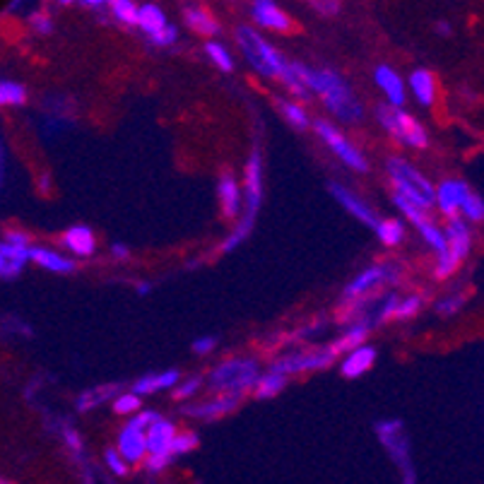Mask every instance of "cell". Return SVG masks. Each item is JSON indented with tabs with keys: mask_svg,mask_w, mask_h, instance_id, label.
I'll return each instance as SVG.
<instances>
[{
	"mask_svg": "<svg viewBox=\"0 0 484 484\" xmlns=\"http://www.w3.org/2000/svg\"><path fill=\"white\" fill-rule=\"evenodd\" d=\"M260 376V364L250 357H231L214 366L207 374V386L214 393L229 395H246L253 390L255 381Z\"/></svg>",
	"mask_w": 484,
	"mask_h": 484,
	"instance_id": "3",
	"label": "cell"
},
{
	"mask_svg": "<svg viewBox=\"0 0 484 484\" xmlns=\"http://www.w3.org/2000/svg\"><path fill=\"white\" fill-rule=\"evenodd\" d=\"M29 260H34V265L44 267L49 272H58V275H68L75 270V260L61 255L58 250H51L46 246H32L29 248Z\"/></svg>",
	"mask_w": 484,
	"mask_h": 484,
	"instance_id": "25",
	"label": "cell"
},
{
	"mask_svg": "<svg viewBox=\"0 0 484 484\" xmlns=\"http://www.w3.org/2000/svg\"><path fill=\"white\" fill-rule=\"evenodd\" d=\"M376 236L378 241L383 243V246L393 248V246H400L402 238H405V224H402L400 219L390 217V219H378L376 224Z\"/></svg>",
	"mask_w": 484,
	"mask_h": 484,
	"instance_id": "30",
	"label": "cell"
},
{
	"mask_svg": "<svg viewBox=\"0 0 484 484\" xmlns=\"http://www.w3.org/2000/svg\"><path fill=\"white\" fill-rule=\"evenodd\" d=\"M330 193H332V198H335V200L340 202L342 207L347 210L349 214H352L354 219L361 222V224H366V226H371V229H376L378 217L374 214V210L366 205V202L361 200L359 195H354L352 190L345 188V186H340V183H330Z\"/></svg>",
	"mask_w": 484,
	"mask_h": 484,
	"instance_id": "17",
	"label": "cell"
},
{
	"mask_svg": "<svg viewBox=\"0 0 484 484\" xmlns=\"http://www.w3.org/2000/svg\"><path fill=\"white\" fill-rule=\"evenodd\" d=\"M217 347V337H212V335H205V337H198V340H193V352L195 354H210L212 349Z\"/></svg>",
	"mask_w": 484,
	"mask_h": 484,
	"instance_id": "47",
	"label": "cell"
},
{
	"mask_svg": "<svg viewBox=\"0 0 484 484\" xmlns=\"http://www.w3.org/2000/svg\"><path fill=\"white\" fill-rule=\"evenodd\" d=\"M369 332H371V323L352 325V328H347L335 342H332L330 349L335 352V357H337V354H342V352H352V349L366 345V340H369Z\"/></svg>",
	"mask_w": 484,
	"mask_h": 484,
	"instance_id": "27",
	"label": "cell"
},
{
	"mask_svg": "<svg viewBox=\"0 0 484 484\" xmlns=\"http://www.w3.org/2000/svg\"><path fill=\"white\" fill-rule=\"evenodd\" d=\"M243 207H241V224L253 229L255 217H258L260 202H263V152L260 147H253L248 155L246 167H243Z\"/></svg>",
	"mask_w": 484,
	"mask_h": 484,
	"instance_id": "7",
	"label": "cell"
},
{
	"mask_svg": "<svg viewBox=\"0 0 484 484\" xmlns=\"http://www.w3.org/2000/svg\"><path fill=\"white\" fill-rule=\"evenodd\" d=\"M138 291H140V294H150V291H152V287H150L147 282H143V284L138 287Z\"/></svg>",
	"mask_w": 484,
	"mask_h": 484,
	"instance_id": "53",
	"label": "cell"
},
{
	"mask_svg": "<svg viewBox=\"0 0 484 484\" xmlns=\"http://www.w3.org/2000/svg\"><path fill=\"white\" fill-rule=\"evenodd\" d=\"M147 34V39L157 46H171L179 39V29L169 25L164 10L157 3H140L138 5V25Z\"/></svg>",
	"mask_w": 484,
	"mask_h": 484,
	"instance_id": "11",
	"label": "cell"
},
{
	"mask_svg": "<svg viewBox=\"0 0 484 484\" xmlns=\"http://www.w3.org/2000/svg\"><path fill=\"white\" fill-rule=\"evenodd\" d=\"M277 109L282 111L284 121H287L289 126H294L296 131H306V128H311V119H308V111L301 107L299 102H287V99H279L277 102Z\"/></svg>",
	"mask_w": 484,
	"mask_h": 484,
	"instance_id": "31",
	"label": "cell"
},
{
	"mask_svg": "<svg viewBox=\"0 0 484 484\" xmlns=\"http://www.w3.org/2000/svg\"><path fill=\"white\" fill-rule=\"evenodd\" d=\"M386 169H388L390 181H393L395 193L431 212V207H434V186H431V181L424 176V174H419L417 169L407 159H402V157H388Z\"/></svg>",
	"mask_w": 484,
	"mask_h": 484,
	"instance_id": "4",
	"label": "cell"
},
{
	"mask_svg": "<svg viewBox=\"0 0 484 484\" xmlns=\"http://www.w3.org/2000/svg\"><path fill=\"white\" fill-rule=\"evenodd\" d=\"M410 90H412V95H415V99L422 104V107H431V104L436 102V78H434V73H429V70H424V68L412 70Z\"/></svg>",
	"mask_w": 484,
	"mask_h": 484,
	"instance_id": "26",
	"label": "cell"
},
{
	"mask_svg": "<svg viewBox=\"0 0 484 484\" xmlns=\"http://www.w3.org/2000/svg\"><path fill=\"white\" fill-rule=\"evenodd\" d=\"M376 119H378V123H381V128L388 133V135L398 138L400 143L407 145V147L427 150V145H429L427 131H424L422 123H419L415 116L407 114V111L393 109V107H388V104H386V107L376 109Z\"/></svg>",
	"mask_w": 484,
	"mask_h": 484,
	"instance_id": "5",
	"label": "cell"
},
{
	"mask_svg": "<svg viewBox=\"0 0 484 484\" xmlns=\"http://www.w3.org/2000/svg\"><path fill=\"white\" fill-rule=\"evenodd\" d=\"M376 436L381 439V443L386 446V451L390 453L393 463L398 465L402 472V484H417L415 468H412L410 460V441H407L405 431H402L400 419H381L376 422Z\"/></svg>",
	"mask_w": 484,
	"mask_h": 484,
	"instance_id": "6",
	"label": "cell"
},
{
	"mask_svg": "<svg viewBox=\"0 0 484 484\" xmlns=\"http://www.w3.org/2000/svg\"><path fill=\"white\" fill-rule=\"evenodd\" d=\"M311 128L316 131V135L323 140L325 145L330 147V152L337 157V159L342 162L347 169H352V171H359V174H366L369 171V162H366V157L359 152L357 147H354L349 140L342 135L340 131H337L335 126L330 123V121L325 119H316L311 121Z\"/></svg>",
	"mask_w": 484,
	"mask_h": 484,
	"instance_id": "9",
	"label": "cell"
},
{
	"mask_svg": "<svg viewBox=\"0 0 484 484\" xmlns=\"http://www.w3.org/2000/svg\"><path fill=\"white\" fill-rule=\"evenodd\" d=\"M119 456L126 460L128 465H140L147 458V427L131 417L119 431V443H116Z\"/></svg>",
	"mask_w": 484,
	"mask_h": 484,
	"instance_id": "12",
	"label": "cell"
},
{
	"mask_svg": "<svg viewBox=\"0 0 484 484\" xmlns=\"http://www.w3.org/2000/svg\"><path fill=\"white\" fill-rule=\"evenodd\" d=\"M277 80L282 83V87L289 92L291 97H296V99H308V97H311V95H308V90H306V85L301 83L299 73H296V68H294V63H291V61H287V66H284L282 75H279Z\"/></svg>",
	"mask_w": 484,
	"mask_h": 484,
	"instance_id": "34",
	"label": "cell"
},
{
	"mask_svg": "<svg viewBox=\"0 0 484 484\" xmlns=\"http://www.w3.org/2000/svg\"><path fill=\"white\" fill-rule=\"evenodd\" d=\"M422 308V299L419 296H407V299L398 301V308H395V316L393 320H407V318H415Z\"/></svg>",
	"mask_w": 484,
	"mask_h": 484,
	"instance_id": "41",
	"label": "cell"
},
{
	"mask_svg": "<svg viewBox=\"0 0 484 484\" xmlns=\"http://www.w3.org/2000/svg\"><path fill=\"white\" fill-rule=\"evenodd\" d=\"M308 5H311V10H316L323 17H332L342 10V3H337V0H316V3H308Z\"/></svg>",
	"mask_w": 484,
	"mask_h": 484,
	"instance_id": "46",
	"label": "cell"
},
{
	"mask_svg": "<svg viewBox=\"0 0 484 484\" xmlns=\"http://www.w3.org/2000/svg\"><path fill=\"white\" fill-rule=\"evenodd\" d=\"M111 255H114L116 260H126L128 255H131V250H128V246H123V243H114V246H111Z\"/></svg>",
	"mask_w": 484,
	"mask_h": 484,
	"instance_id": "49",
	"label": "cell"
},
{
	"mask_svg": "<svg viewBox=\"0 0 484 484\" xmlns=\"http://www.w3.org/2000/svg\"><path fill=\"white\" fill-rule=\"evenodd\" d=\"M335 359L337 357L330 347H308V349H296V352H289V354H284V357H279L277 361H272L270 369H275L282 376L289 378L294 374L328 369Z\"/></svg>",
	"mask_w": 484,
	"mask_h": 484,
	"instance_id": "10",
	"label": "cell"
},
{
	"mask_svg": "<svg viewBox=\"0 0 484 484\" xmlns=\"http://www.w3.org/2000/svg\"><path fill=\"white\" fill-rule=\"evenodd\" d=\"M138 5L140 3H133V0H109L107 8H109V13L116 22L128 25V27H135L138 25Z\"/></svg>",
	"mask_w": 484,
	"mask_h": 484,
	"instance_id": "32",
	"label": "cell"
},
{
	"mask_svg": "<svg viewBox=\"0 0 484 484\" xmlns=\"http://www.w3.org/2000/svg\"><path fill=\"white\" fill-rule=\"evenodd\" d=\"M27 102V87L15 80H0V107H22Z\"/></svg>",
	"mask_w": 484,
	"mask_h": 484,
	"instance_id": "33",
	"label": "cell"
},
{
	"mask_svg": "<svg viewBox=\"0 0 484 484\" xmlns=\"http://www.w3.org/2000/svg\"><path fill=\"white\" fill-rule=\"evenodd\" d=\"M140 407H143V400H140L133 390H128V393H119L114 398V412H116V415H123V417L138 415Z\"/></svg>",
	"mask_w": 484,
	"mask_h": 484,
	"instance_id": "37",
	"label": "cell"
},
{
	"mask_svg": "<svg viewBox=\"0 0 484 484\" xmlns=\"http://www.w3.org/2000/svg\"><path fill=\"white\" fill-rule=\"evenodd\" d=\"M376 357H378V352H376V347H371V345H361L357 349H352V352H347L345 359L340 361V374L345 378L364 376L366 371L376 364Z\"/></svg>",
	"mask_w": 484,
	"mask_h": 484,
	"instance_id": "23",
	"label": "cell"
},
{
	"mask_svg": "<svg viewBox=\"0 0 484 484\" xmlns=\"http://www.w3.org/2000/svg\"><path fill=\"white\" fill-rule=\"evenodd\" d=\"M468 193H470V188H468V183H465V181L446 179L434 188V205L443 214V217L456 219L460 207H463V202H465V198H468Z\"/></svg>",
	"mask_w": 484,
	"mask_h": 484,
	"instance_id": "15",
	"label": "cell"
},
{
	"mask_svg": "<svg viewBox=\"0 0 484 484\" xmlns=\"http://www.w3.org/2000/svg\"><path fill=\"white\" fill-rule=\"evenodd\" d=\"M8 275V263L3 260V255H0V277H5Z\"/></svg>",
	"mask_w": 484,
	"mask_h": 484,
	"instance_id": "52",
	"label": "cell"
},
{
	"mask_svg": "<svg viewBox=\"0 0 484 484\" xmlns=\"http://www.w3.org/2000/svg\"><path fill=\"white\" fill-rule=\"evenodd\" d=\"M294 68L299 73L301 83L306 85L308 95L316 92L320 102H323V107L335 119H340L342 123H357L361 116H364L359 99L352 95V90H349V85L345 83V78L340 73L328 68H311V66H304V63H294Z\"/></svg>",
	"mask_w": 484,
	"mask_h": 484,
	"instance_id": "1",
	"label": "cell"
},
{
	"mask_svg": "<svg viewBox=\"0 0 484 484\" xmlns=\"http://www.w3.org/2000/svg\"><path fill=\"white\" fill-rule=\"evenodd\" d=\"M179 383H181L179 369H167V371H159V374H147V376L138 378L135 386H133V393H135L138 398H143V395H155V393H159V390L176 388Z\"/></svg>",
	"mask_w": 484,
	"mask_h": 484,
	"instance_id": "24",
	"label": "cell"
},
{
	"mask_svg": "<svg viewBox=\"0 0 484 484\" xmlns=\"http://www.w3.org/2000/svg\"><path fill=\"white\" fill-rule=\"evenodd\" d=\"M179 429L169 419H157L152 427H147V456H169L174 458V439H176Z\"/></svg>",
	"mask_w": 484,
	"mask_h": 484,
	"instance_id": "20",
	"label": "cell"
},
{
	"mask_svg": "<svg viewBox=\"0 0 484 484\" xmlns=\"http://www.w3.org/2000/svg\"><path fill=\"white\" fill-rule=\"evenodd\" d=\"M0 484H10L8 480H3V477H0Z\"/></svg>",
	"mask_w": 484,
	"mask_h": 484,
	"instance_id": "54",
	"label": "cell"
},
{
	"mask_svg": "<svg viewBox=\"0 0 484 484\" xmlns=\"http://www.w3.org/2000/svg\"><path fill=\"white\" fill-rule=\"evenodd\" d=\"M119 386L116 383H111V386H97V388H90V390H85V393H80L78 395V410L80 412H87V410H95V407H99L102 402H107L111 398H116L119 395Z\"/></svg>",
	"mask_w": 484,
	"mask_h": 484,
	"instance_id": "29",
	"label": "cell"
},
{
	"mask_svg": "<svg viewBox=\"0 0 484 484\" xmlns=\"http://www.w3.org/2000/svg\"><path fill=\"white\" fill-rule=\"evenodd\" d=\"M202 383H205V378L200 374H193L188 378H181V383L176 388H174V400H190L198 395V390L202 388Z\"/></svg>",
	"mask_w": 484,
	"mask_h": 484,
	"instance_id": "38",
	"label": "cell"
},
{
	"mask_svg": "<svg viewBox=\"0 0 484 484\" xmlns=\"http://www.w3.org/2000/svg\"><path fill=\"white\" fill-rule=\"evenodd\" d=\"M29 25H32V29L37 34H42V37H46V34L54 32V20H51V15H46L44 10H39V13L29 15Z\"/></svg>",
	"mask_w": 484,
	"mask_h": 484,
	"instance_id": "42",
	"label": "cell"
},
{
	"mask_svg": "<svg viewBox=\"0 0 484 484\" xmlns=\"http://www.w3.org/2000/svg\"><path fill=\"white\" fill-rule=\"evenodd\" d=\"M243 395H229V393H217L210 400H198L190 405H183V415L190 419H200V422H217V419L231 415L238 410Z\"/></svg>",
	"mask_w": 484,
	"mask_h": 484,
	"instance_id": "13",
	"label": "cell"
},
{
	"mask_svg": "<svg viewBox=\"0 0 484 484\" xmlns=\"http://www.w3.org/2000/svg\"><path fill=\"white\" fill-rule=\"evenodd\" d=\"M236 44L241 49L243 58L248 61V66L260 75V78H272L277 80L282 75L287 61L282 54L272 46L263 34H258L250 25H238L236 27Z\"/></svg>",
	"mask_w": 484,
	"mask_h": 484,
	"instance_id": "2",
	"label": "cell"
},
{
	"mask_svg": "<svg viewBox=\"0 0 484 484\" xmlns=\"http://www.w3.org/2000/svg\"><path fill=\"white\" fill-rule=\"evenodd\" d=\"M75 5H80V8H85V10H102V8H107V3H104V0H80V3H75Z\"/></svg>",
	"mask_w": 484,
	"mask_h": 484,
	"instance_id": "50",
	"label": "cell"
},
{
	"mask_svg": "<svg viewBox=\"0 0 484 484\" xmlns=\"http://www.w3.org/2000/svg\"><path fill=\"white\" fill-rule=\"evenodd\" d=\"M205 54L210 61L217 66L222 73H231L234 70V56L229 54V49H226L224 44H219V42H207L205 44Z\"/></svg>",
	"mask_w": 484,
	"mask_h": 484,
	"instance_id": "35",
	"label": "cell"
},
{
	"mask_svg": "<svg viewBox=\"0 0 484 484\" xmlns=\"http://www.w3.org/2000/svg\"><path fill=\"white\" fill-rule=\"evenodd\" d=\"M63 441H66V446H68V451L73 453L75 458H83V451H85V443L83 439H80V434L75 431L73 427H63Z\"/></svg>",
	"mask_w": 484,
	"mask_h": 484,
	"instance_id": "43",
	"label": "cell"
},
{
	"mask_svg": "<svg viewBox=\"0 0 484 484\" xmlns=\"http://www.w3.org/2000/svg\"><path fill=\"white\" fill-rule=\"evenodd\" d=\"M398 301H400V296H395V294H390L386 301L381 304V311H378V318H376V323L381 325V323H388V320H393L395 316V308H398Z\"/></svg>",
	"mask_w": 484,
	"mask_h": 484,
	"instance_id": "45",
	"label": "cell"
},
{
	"mask_svg": "<svg viewBox=\"0 0 484 484\" xmlns=\"http://www.w3.org/2000/svg\"><path fill=\"white\" fill-rule=\"evenodd\" d=\"M374 83H376L378 90L386 95L388 107H393V109L405 107V99H407L405 83H402L398 70H393L390 66H376L374 68Z\"/></svg>",
	"mask_w": 484,
	"mask_h": 484,
	"instance_id": "18",
	"label": "cell"
},
{
	"mask_svg": "<svg viewBox=\"0 0 484 484\" xmlns=\"http://www.w3.org/2000/svg\"><path fill=\"white\" fill-rule=\"evenodd\" d=\"M443 236H446V248H448V253H451V258L460 265L465 258H468V253L472 248V234H470L468 222L460 217L448 219V226H446V231H443Z\"/></svg>",
	"mask_w": 484,
	"mask_h": 484,
	"instance_id": "19",
	"label": "cell"
},
{
	"mask_svg": "<svg viewBox=\"0 0 484 484\" xmlns=\"http://www.w3.org/2000/svg\"><path fill=\"white\" fill-rule=\"evenodd\" d=\"M250 20L260 29H270L277 34H291L296 32V22L282 5L272 3V0H255L250 3Z\"/></svg>",
	"mask_w": 484,
	"mask_h": 484,
	"instance_id": "14",
	"label": "cell"
},
{
	"mask_svg": "<svg viewBox=\"0 0 484 484\" xmlns=\"http://www.w3.org/2000/svg\"><path fill=\"white\" fill-rule=\"evenodd\" d=\"M436 32H439L441 34V37H451V32H453V29H451V25H448V22H436Z\"/></svg>",
	"mask_w": 484,
	"mask_h": 484,
	"instance_id": "51",
	"label": "cell"
},
{
	"mask_svg": "<svg viewBox=\"0 0 484 484\" xmlns=\"http://www.w3.org/2000/svg\"><path fill=\"white\" fill-rule=\"evenodd\" d=\"M460 212H463L465 222H472V224H482L484 222V200L477 193H468L465 198L463 207H460Z\"/></svg>",
	"mask_w": 484,
	"mask_h": 484,
	"instance_id": "36",
	"label": "cell"
},
{
	"mask_svg": "<svg viewBox=\"0 0 484 484\" xmlns=\"http://www.w3.org/2000/svg\"><path fill=\"white\" fill-rule=\"evenodd\" d=\"M217 195H219L222 214H224L226 219H236L238 214H241V198L243 195H241V183H238V179L229 171V169H224V171L219 174Z\"/></svg>",
	"mask_w": 484,
	"mask_h": 484,
	"instance_id": "16",
	"label": "cell"
},
{
	"mask_svg": "<svg viewBox=\"0 0 484 484\" xmlns=\"http://www.w3.org/2000/svg\"><path fill=\"white\" fill-rule=\"evenodd\" d=\"M460 304H463V299H460V296H456V299L451 296V299H443L436 308H439V313H443V316H451V313L458 311Z\"/></svg>",
	"mask_w": 484,
	"mask_h": 484,
	"instance_id": "48",
	"label": "cell"
},
{
	"mask_svg": "<svg viewBox=\"0 0 484 484\" xmlns=\"http://www.w3.org/2000/svg\"><path fill=\"white\" fill-rule=\"evenodd\" d=\"M61 243H63V246H66L73 255H78V258H90V255L97 250L95 231H92L90 226H85V224L68 226V231L61 236Z\"/></svg>",
	"mask_w": 484,
	"mask_h": 484,
	"instance_id": "22",
	"label": "cell"
},
{
	"mask_svg": "<svg viewBox=\"0 0 484 484\" xmlns=\"http://www.w3.org/2000/svg\"><path fill=\"white\" fill-rule=\"evenodd\" d=\"M400 279V265L398 263H381L369 265L359 272L357 277L349 279V284L342 289V301H357L364 296H374L381 284H395Z\"/></svg>",
	"mask_w": 484,
	"mask_h": 484,
	"instance_id": "8",
	"label": "cell"
},
{
	"mask_svg": "<svg viewBox=\"0 0 484 484\" xmlns=\"http://www.w3.org/2000/svg\"><path fill=\"white\" fill-rule=\"evenodd\" d=\"M198 446H200V439H198V434H195V431H190V429H183V431H179V434H176V439H174V446H171V451H174V456H186V453L195 451Z\"/></svg>",
	"mask_w": 484,
	"mask_h": 484,
	"instance_id": "39",
	"label": "cell"
},
{
	"mask_svg": "<svg viewBox=\"0 0 484 484\" xmlns=\"http://www.w3.org/2000/svg\"><path fill=\"white\" fill-rule=\"evenodd\" d=\"M284 386H287V376H282L275 369H267L265 374L258 376V381H255V386L250 393H253L255 400H270V398H275V395L282 393Z\"/></svg>",
	"mask_w": 484,
	"mask_h": 484,
	"instance_id": "28",
	"label": "cell"
},
{
	"mask_svg": "<svg viewBox=\"0 0 484 484\" xmlns=\"http://www.w3.org/2000/svg\"><path fill=\"white\" fill-rule=\"evenodd\" d=\"M3 243L15 246V248H32V236H29L27 231H22V229H10L8 234H5Z\"/></svg>",
	"mask_w": 484,
	"mask_h": 484,
	"instance_id": "44",
	"label": "cell"
},
{
	"mask_svg": "<svg viewBox=\"0 0 484 484\" xmlns=\"http://www.w3.org/2000/svg\"><path fill=\"white\" fill-rule=\"evenodd\" d=\"M181 15H183L186 27H188L193 34H200V37H214V34H219V29H222L217 17L200 3L183 5V8H181Z\"/></svg>",
	"mask_w": 484,
	"mask_h": 484,
	"instance_id": "21",
	"label": "cell"
},
{
	"mask_svg": "<svg viewBox=\"0 0 484 484\" xmlns=\"http://www.w3.org/2000/svg\"><path fill=\"white\" fill-rule=\"evenodd\" d=\"M104 463H107V468L111 470V475H116V477H128V472H131V465L119 456L116 448H107V451H104Z\"/></svg>",
	"mask_w": 484,
	"mask_h": 484,
	"instance_id": "40",
	"label": "cell"
}]
</instances>
